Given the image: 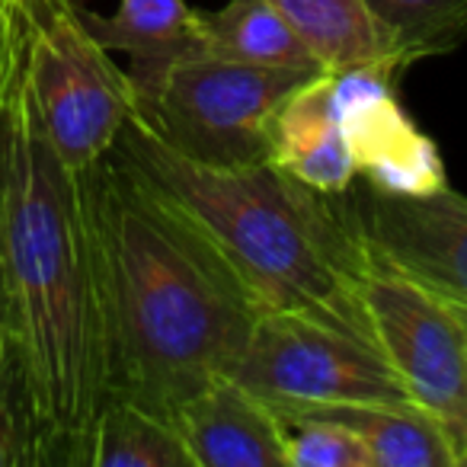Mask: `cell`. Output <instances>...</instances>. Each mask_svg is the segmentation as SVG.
<instances>
[{
	"instance_id": "16",
	"label": "cell",
	"mask_w": 467,
	"mask_h": 467,
	"mask_svg": "<svg viewBox=\"0 0 467 467\" xmlns=\"http://www.w3.org/2000/svg\"><path fill=\"white\" fill-rule=\"evenodd\" d=\"M87 467H195L176 426L125 397H106Z\"/></svg>"
},
{
	"instance_id": "18",
	"label": "cell",
	"mask_w": 467,
	"mask_h": 467,
	"mask_svg": "<svg viewBox=\"0 0 467 467\" xmlns=\"http://www.w3.org/2000/svg\"><path fill=\"white\" fill-rule=\"evenodd\" d=\"M0 467H46V429L14 339H7L0 356Z\"/></svg>"
},
{
	"instance_id": "17",
	"label": "cell",
	"mask_w": 467,
	"mask_h": 467,
	"mask_svg": "<svg viewBox=\"0 0 467 467\" xmlns=\"http://www.w3.org/2000/svg\"><path fill=\"white\" fill-rule=\"evenodd\" d=\"M365 7L400 71L467 39V0H365Z\"/></svg>"
},
{
	"instance_id": "21",
	"label": "cell",
	"mask_w": 467,
	"mask_h": 467,
	"mask_svg": "<svg viewBox=\"0 0 467 467\" xmlns=\"http://www.w3.org/2000/svg\"><path fill=\"white\" fill-rule=\"evenodd\" d=\"M10 33H14V23H10ZM7 33V42H10ZM7 42H4V52H0V67H4V55H7ZM4 346H7V333H4V320H0V356H4Z\"/></svg>"
},
{
	"instance_id": "4",
	"label": "cell",
	"mask_w": 467,
	"mask_h": 467,
	"mask_svg": "<svg viewBox=\"0 0 467 467\" xmlns=\"http://www.w3.org/2000/svg\"><path fill=\"white\" fill-rule=\"evenodd\" d=\"M26 26V74L48 141L71 170L106 157L135 116V87L74 0H14Z\"/></svg>"
},
{
	"instance_id": "6",
	"label": "cell",
	"mask_w": 467,
	"mask_h": 467,
	"mask_svg": "<svg viewBox=\"0 0 467 467\" xmlns=\"http://www.w3.org/2000/svg\"><path fill=\"white\" fill-rule=\"evenodd\" d=\"M365 250V247H362ZM362 305L375 349L410 403L441 429L467 467V324L458 311L365 250Z\"/></svg>"
},
{
	"instance_id": "8",
	"label": "cell",
	"mask_w": 467,
	"mask_h": 467,
	"mask_svg": "<svg viewBox=\"0 0 467 467\" xmlns=\"http://www.w3.org/2000/svg\"><path fill=\"white\" fill-rule=\"evenodd\" d=\"M358 244L445 301L467 324V195H384L349 186L339 195Z\"/></svg>"
},
{
	"instance_id": "19",
	"label": "cell",
	"mask_w": 467,
	"mask_h": 467,
	"mask_svg": "<svg viewBox=\"0 0 467 467\" xmlns=\"http://www.w3.org/2000/svg\"><path fill=\"white\" fill-rule=\"evenodd\" d=\"M285 429L288 467H375L368 448L343 422L314 413L275 410Z\"/></svg>"
},
{
	"instance_id": "7",
	"label": "cell",
	"mask_w": 467,
	"mask_h": 467,
	"mask_svg": "<svg viewBox=\"0 0 467 467\" xmlns=\"http://www.w3.org/2000/svg\"><path fill=\"white\" fill-rule=\"evenodd\" d=\"M234 378L275 410L407 400L375 343L292 311L256 317Z\"/></svg>"
},
{
	"instance_id": "15",
	"label": "cell",
	"mask_w": 467,
	"mask_h": 467,
	"mask_svg": "<svg viewBox=\"0 0 467 467\" xmlns=\"http://www.w3.org/2000/svg\"><path fill=\"white\" fill-rule=\"evenodd\" d=\"M273 4L298 33V39L311 48L324 71L394 65L365 0H273Z\"/></svg>"
},
{
	"instance_id": "5",
	"label": "cell",
	"mask_w": 467,
	"mask_h": 467,
	"mask_svg": "<svg viewBox=\"0 0 467 467\" xmlns=\"http://www.w3.org/2000/svg\"><path fill=\"white\" fill-rule=\"evenodd\" d=\"M311 74L189 55L176 61L135 119L170 150L208 167H241L266 161L269 122L279 103Z\"/></svg>"
},
{
	"instance_id": "10",
	"label": "cell",
	"mask_w": 467,
	"mask_h": 467,
	"mask_svg": "<svg viewBox=\"0 0 467 467\" xmlns=\"http://www.w3.org/2000/svg\"><path fill=\"white\" fill-rule=\"evenodd\" d=\"M173 426L195 467H288L282 416L234 375H214L186 397Z\"/></svg>"
},
{
	"instance_id": "11",
	"label": "cell",
	"mask_w": 467,
	"mask_h": 467,
	"mask_svg": "<svg viewBox=\"0 0 467 467\" xmlns=\"http://www.w3.org/2000/svg\"><path fill=\"white\" fill-rule=\"evenodd\" d=\"M266 161L320 195L349 192L356 163L339 125L333 71L320 67L279 103L269 122Z\"/></svg>"
},
{
	"instance_id": "2",
	"label": "cell",
	"mask_w": 467,
	"mask_h": 467,
	"mask_svg": "<svg viewBox=\"0 0 467 467\" xmlns=\"http://www.w3.org/2000/svg\"><path fill=\"white\" fill-rule=\"evenodd\" d=\"M97 263L106 390L173 422L214 375H234L260 301L205 234L116 154L78 170Z\"/></svg>"
},
{
	"instance_id": "1",
	"label": "cell",
	"mask_w": 467,
	"mask_h": 467,
	"mask_svg": "<svg viewBox=\"0 0 467 467\" xmlns=\"http://www.w3.org/2000/svg\"><path fill=\"white\" fill-rule=\"evenodd\" d=\"M0 320L29 368L46 467H87L109 397L97 263L80 176L48 141L29 90L16 4L0 67Z\"/></svg>"
},
{
	"instance_id": "20",
	"label": "cell",
	"mask_w": 467,
	"mask_h": 467,
	"mask_svg": "<svg viewBox=\"0 0 467 467\" xmlns=\"http://www.w3.org/2000/svg\"><path fill=\"white\" fill-rule=\"evenodd\" d=\"M10 23H14V4H10V0H0V52H4V42H7Z\"/></svg>"
},
{
	"instance_id": "12",
	"label": "cell",
	"mask_w": 467,
	"mask_h": 467,
	"mask_svg": "<svg viewBox=\"0 0 467 467\" xmlns=\"http://www.w3.org/2000/svg\"><path fill=\"white\" fill-rule=\"evenodd\" d=\"M84 23L106 52L131 58L135 106L161 87L176 61L202 52V10L186 0H119L112 16L84 10Z\"/></svg>"
},
{
	"instance_id": "13",
	"label": "cell",
	"mask_w": 467,
	"mask_h": 467,
	"mask_svg": "<svg viewBox=\"0 0 467 467\" xmlns=\"http://www.w3.org/2000/svg\"><path fill=\"white\" fill-rule=\"evenodd\" d=\"M288 413H314L343 422L362 439L375 467H458L441 429L410 400L390 403H327L285 407Z\"/></svg>"
},
{
	"instance_id": "3",
	"label": "cell",
	"mask_w": 467,
	"mask_h": 467,
	"mask_svg": "<svg viewBox=\"0 0 467 467\" xmlns=\"http://www.w3.org/2000/svg\"><path fill=\"white\" fill-rule=\"evenodd\" d=\"M109 154L205 234L263 311L307 314L371 343L362 305L365 250L339 195L314 192L273 161L195 163L135 116Z\"/></svg>"
},
{
	"instance_id": "9",
	"label": "cell",
	"mask_w": 467,
	"mask_h": 467,
	"mask_svg": "<svg viewBox=\"0 0 467 467\" xmlns=\"http://www.w3.org/2000/svg\"><path fill=\"white\" fill-rule=\"evenodd\" d=\"M394 65H358L333 71L339 125L356 176L384 195H432L448 186L445 161L397 97Z\"/></svg>"
},
{
	"instance_id": "14",
	"label": "cell",
	"mask_w": 467,
	"mask_h": 467,
	"mask_svg": "<svg viewBox=\"0 0 467 467\" xmlns=\"http://www.w3.org/2000/svg\"><path fill=\"white\" fill-rule=\"evenodd\" d=\"M202 52L241 65L320 71L273 0H227L214 14H202Z\"/></svg>"
}]
</instances>
